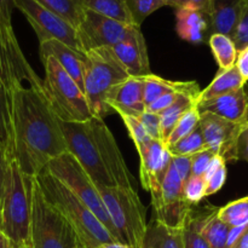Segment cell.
Returning <instances> with one entry per match:
<instances>
[{
  "label": "cell",
  "mask_w": 248,
  "mask_h": 248,
  "mask_svg": "<svg viewBox=\"0 0 248 248\" xmlns=\"http://www.w3.org/2000/svg\"><path fill=\"white\" fill-rule=\"evenodd\" d=\"M144 81V103L145 107L152 104L155 99L169 92H186V93L199 94L201 92L196 81H173L167 80L155 74L143 77Z\"/></svg>",
  "instance_id": "603a6c76"
},
{
  "label": "cell",
  "mask_w": 248,
  "mask_h": 248,
  "mask_svg": "<svg viewBox=\"0 0 248 248\" xmlns=\"http://www.w3.org/2000/svg\"><path fill=\"white\" fill-rule=\"evenodd\" d=\"M245 85H246V81L237 70L236 65H232L229 69H219L212 82L200 92L199 102L208 101V99L230 93V92L241 89Z\"/></svg>",
  "instance_id": "cb8c5ba5"
},
{
  "label": "cell",
  "mask_w": 248,
  "mask_h": 248,
  "mask_svg": "<svg viewBox=\"0 0 248 248\" xmlns=\"http://www.w3.org/2000/svg\"><path fill=\"white\" fill-rule=\"evenodd\" d=\"M203 179L206 182V196L218 193L227 181V162L220 156L215 155L208 165Z\"/></svg>",
  "instance_id": "1f68e13d"
},
{
  "label": "cell",
  "mask_w": 248,
  "mask_h": 248,
  "mask_svg": "<svg viewBox=\"0 0 248 248\" xmlns=\"http://www.w3.org/2000/svg\"><path fill=\"white\" fill-rule=\"evenodd\" d=\"M45 69L41 89L56 116L65 123H81L92 118L84 91L53 57L41 61Z\"/></svg>",
  "instance_id": "52a82bcc"
},
{
  "label": "cell",
  "mask_w": 248,
  "mask_h": 248,
  "mask_svg": "<svg viewBox=\"0 0 248 248\" xmlns=\"http://www.w3.org/2000/svg\"><path fill=\"white\" fill-rule=\"evenodd\" d=\"M137 152L140 160V183L150 193L152 200H154L159 195L172 156L162 140L153 138Z\"/></svg>",
  "instance_id": "9a60e30c"
},
{
  "label": "cell",
  "mask_w": 248,
  "mask_h": 248,
  "mask_svg": "<svg viewBox=\"0 0 248 248\" xmlns=\"http://www.w3.org/2000/svg\"><path fill=\"white\" fill-rule=\"evenodd\" d=\"M36 181L46 200L60 211L70 225L80 248H97L104 244L118 242L89 207L56 177L44 170Z\"/></svg>",
  "instance_id": "277c9868"
},
{
  "label": "cell",
  "mask_w": 248,
  "mask_h": 248,
  "mask_svg": "<svg viewBox=\"0 0 248 248\" xmlns=\"http://www.w3.org/2000/svg\"><path fill=\"white\" fill-rule=\"evenodd\" d=\"M190 156H172L171 157V164L173 165V167L176 169V171L178 172L179 176L186 181L190 176Z\"/></svg>",
  "instance_id": "f6af8a7d"
},
{
  "label": "cell",
  "mask_w": 248,
  "mask_h": 248,
  "mask_svg": "<svg viewBox=\"0 0 248 248\" xmlns=\"http://www.w3.org/2000/svg\"><path fill=\"white\" fill-rule=\"evenodd\" d=\"M162 248H183L182 230H171L164 227Z\"/></svg>",
  "instance_id": "ee69618b"
},
{
  "label": "cell",
  "mask_w": 248,
  "mask_h": 248,
  "mask_svg": "<svg viewBox=\"0 0 248 248\" xmlns=\"http://www.w3.org/2000/svg\"><path fill=\"white\" fill-rule=\"evenodd\" d=\"M183 196L190 206L200 203L206 198V182L203 177L190 174L183 184Z\"/></svg>",
  "instance_id": "e575fe53"
},
{
  "label": "cell",
  "mask_w": 248,
  "mask_h": 248,
  "mask_svg": "<svg viewBox=\"0 0 248 248\" xmlns=\"http://www.w3.org/2000/svg\"><path fill=\"white\" fill-rule=\"evenodd\" d=\"M110 48L130 77L152 74L147 44L140 27L133 26L127 36Z\"/></svg>",
  "instance_id": "2e32d148"
},
{
  "label": "cell",
  "mask_w": 248,
  "mask_h": 248,
  "mask_svg": "<svg viewBox=\"0 0 248 248\" xmlns=\"http://www.w3.org/2000/svg\"><path fill=\"white\" fill-rule=\"evenodd\" d=\"M218 218L230 228L248 224V196L232 201L224 207L218 208Z\"/></svg>",
  "instance_id": "4dcf8cb0"
},
{
  "label": "cell",
  "mask_w": 248,
  "mask_h": 248,
  "mask_svg": "<svg viewBox=\"0 0 248 248\" xmlns=\"http://www.w3.org/2000/svg\"><path fill=\"white\" fill-rule=\"evenodd\" d=\"M171 156H193L196 153L201 152L203 149H207L203 140L202 131L200 126L195 128L191 133H189L186 137L181 138L176 143L171 145H166Z\"/></svg>",
  "instance_id": "f546056e"
},
{
  "label": "cell",
  "mask_w": 248,
  "mask_h": 248,
  "mask_svg": "<svg viewBox=\"0 0 248 248\" xmlns=\"http://www.w3.org/2000/svg\"><path fill=\"white\" fill-rule=\"evenodd\" d=\"M207 43L215 56L216 62L219 65V69H229L235 65L239 51L230 36L213 33L210 35Z\"/></svg>",
  "instance_id": "4316f807"
},
{
  "label": "cell",
  "mask_w": 248,
  "mask_h": 248,
  "mask_svg": "<svg viewBox=\"0 0 248 248\" xmlns=\"http://www.w3.org/2000/svg\"><path fill=\"white\" fill-rule=\"evenodd\" d=\"M182 242H183V248H211L203 235L201 234L199 225L191 217V213L186 224L182 229Z\"/></svg>",
  "instance_id": "d590c367"
},
{
  "label": "cell",
  "mask_w": 248,
  "mask_h": 248,
  "mask_svg": "<svg viewBox=\"0 0 248 248\" xmlns=\"http://www.w3.org/2000/svg\"><path fill=\"white\" fill-rule=\"evenodd\" d=\"M162 235L164 225L157 223L156 220H153L152 224H148L142 248H162Z\"/></svg>",
  "instance_id": "60d3db41"
},
{
  "label": "cell",
  "mask_w": 248,
  "mask_h": 248,
  "mask_svg": "<svg viewBox=\"0 0 248 248\" xmlns=\"http://www.w3.org/2000/svg\"><path fill=\"white\" fill-rule=\"evenodd\" d=\"M24 81L29 86L41 87L43 84L24 57L12 26L0 24V84L11 93Z\"/></svg>",
  "instance_id": "7c38bea8"
},
{
  "label": "cell",
  "mask_w": 248,
  "mask_h": 248,
  "mask_svg": "<svg viewBox=\"0 0 248 248\" xmlns=\"http://www.w3.org/2000/svg\"><path fill=\"white\" fill-rule=\"evenodd\" d=\"M111 111L125 113L138 118L145 110L143 77H130L109 102Z\"/></svg>",
  "instance_id": "d6986e66"
},
{
  "label": "cell",
  "mask_w": 248,
  "mask_h": 248,
  "mask_svg": "<svg viewBox=\"0 0 248 248\" xmlns=\"http://www.w3.org/2000/svg\"><path fill=\"white\" fill-rule=\"evenodd\" d=\"M215 153L210 149H203L201 152L196 153L195 155L190 156V174L191 176H205L206 171L208 169L211 160L215 156Z\"/></svg>",
  "instance_id": "f35d334b"
},
{
  "label": "cell",
  "mask_w": 248,
  "mask_h": 248,
  "mask_svg": "<svg viewBox=\"0 0 248 248\" xmlns=\"http://www.w3.org/2000/svg\"><path fill=\"white\" fill-rule=\"evenodd\" d=\"M237 70L240 72L241 77L244 78L245 81H248V47L245 50L240 51L239 55H237L236 62H235Z\"/></svg>",
  "instance_id": "c3c4849f"
},
{
  "label": "cell",
  "mask_w": 248,
  "mask_h": 248,
  "mask_svg": "<svg viewBox=\"0 0 248 248\" xmlns=\"http://www.w3.org/2000/svg\"><path fill=\"white\" fill-rule=\"evenodd\" d=\"M166 6L178 9H195L208 16L211 7V0H166Z\"/></svg>",
  "instance_id": "7bdbcfd3"
},
{
  "label": "cell",
  "mask_w": 248,
  "mask_h": 248,
  "mask_svg": "<svg viewBox=\"0 0 248 248\" xmlns=\"http://www.w3.org/2000/svg\"><path fill=\"white\" fill-rule=\"evenodd\" d=\"M199 124H200V111H199L198 104H196L193 108L189 109L186 113H184L183 116L179 119L177 125L174 126L173 131L170 135L169 140H167L166 145L173 144L181 138L188 136L189 133H191L198 127Z\"/></svg>",
  "instance_id": "836d02e7"
},
{
  "label": "cell",
  "mask_w": 248,
  "mask_h": 248,
  "mask_svg": "<svg viewBox=\"0 0 248 248\" xmlns=\"http://www.w3.org/2000/svg\"><path fill=\"white\" fill-rule=\"evenodd\" d=\"M121 244L142 248L147 232V210L135 188L97 186Z\"/></svg>",
  "instance_id": "8992f818"
},
{
  "label": "cell",
  "mask_w": 248,
  "mask_h": 248,
  "mask_svg": "<svg viewBox=\"0 0 248 248\" xmlns=\"http://www.w3.org/2000/svg\"><path fill=\"white\" fill-rule=\"evenodd\" d=\"M0 143L4 147L9 159H12V119H11V96L10 92L0 84Z\"/></svg>",
  "instance_id": "83f0119b"
},
{
  "label": "cell",
  "mask_w": 248,
  "mask_h": 248,
  "mask_svg": "<svg viewBox=\"0 0 248 248\" xmlns=\"http://www.w3.org/2000/svg\"><path fill=\"white\" fill-rule=\"evenodd\" d=\"M44 7L58 15L63 19L72 24L75 29H78L85 9L82 7L80 0H35Z\"/></svg>",
  "instance_id": "f1b7e54d"
},
{
  "label": "cell",
  "mask_w": 248,
  "mask_h": 248,
  "mask_svg": "<svg viewBox=\"0 0 248 248\" xmlns=\"http://www.w3.org/2000/svg\"><path fill=\"white\" fill-rule=\"evenodd\" d=\"M135 24H126L85 9L78 27L82 52L99 47H111L123 41ZM138 27V26H137Z\"/></svg>",
  "instance_id": "4fadbf2b"
},
{
  "label": "cell",
  "mask_w": 248,
  "mask_h": 248,
  "mask_svg": "<svg viewBox=\"0 0 248 248\" xmlns=\"http://www.w3.org/2000/svg\"><path fill=\"white\" fill-rule=\"evenodd\" d=\"M135 26L140 27L153 12L166 6V0H125Z\"/></svg>",
  "instance_id": "d6a6232c"
},
{
  "label": "cell",
  "mask_w": 248,
  "mask_h": 248,
  "mask_svg": "<svg viewBox=\"0 0 248 248\" xmlns=\"http://www.w3.org/2000/svg\"><path fill=\"white\" fill-rule=\"evenodd\" d=\"M120 115L121 120L124 121V125L126 126V130H127L128 136L132 140L133 144H135L136 149L140 150L148 140H150V137L148 136L147 131L143 127V125L140 124V121L138 120V118H135L132 115H128L125 113H118Z\"/></svg>",
  "instance_id": "8d00e7d4"
},
{
  "label": "cell",
  "mask_w": 248,
  "mask_h": 248,
  "mask_svg": "<svg viewBox=\"0 0 248 248\" xmlns=\"http://www.w3.org/2000/svg\"><path fill=\"white\" fill-rule=\"evenodd\" d=\"M9 156H7L6 152H5L4 147L0 143V201H1L2 191H4V183L5 177H6V170L7 165H9Z\"/></svg>",
  "instance_id": "681fc988"
},
{
  "label": "cell",
  "mask_w": 248,
  "mask_h": 248,
  "mask_svg": "<svg viewBox=\"0 0 248 248\" xmlns=\"http://www.w3.org/2000/svg\"><path fill=\"white\" fill-rule=\"evenodd\" d=\"M15 0H0V24L12 26V10L15 9Z\"/></svg>",
  "instance_id": "7dc6e473"
},
{
  "label": "cell",
  "mask_w": 248,
  "mask_h": 248,
  "mask_svg": "<svg viewBox=\"0 0 248 248\" xmlns=\"http://www.w3.org/2000/svg\"><path fill=\"white\" fill-rule=\"evenodd\" d=\"M0 248H14L11 241L1 232H0Z\"/></svg>",
  "instance_id": "816d5d0a"
},
{
  "label": "cell",
  "mask_w": 248,
  "mask_h": 248,
  "mask_svg": "<svg viewBox=\"0 0 248 248\" xmlns=\"http://www.w3.org/2000/svg\"><path fill=\"white\" fill-rule=\"evenodd\" d=\"M35 177L27 176L14 159L9 160L0 201V232L14 248H31V210Z\"/></svg>",
  "instance_id": "3957f363"
},
{
  "label": "cell",
  "mask_w": 248,
  "mask_h": 248,
  "mask_svg": "<svg viewBox=\"0 0 248 248\" xmlns=\"http://www.w3.org/2000/svg\"><path fill=\"white\" fill-rule=\"evenodd\" d=\"M61 130L69 152L96 186L135 188L114 135L103 119L92 116L81 123L60 120Z\"/></svg>",
  "instance_id": "7a4b0ae2"
},
{
  "label": "cell",
  "mask_w": 248,
  "mask_h": 248,
  "mask_svg": "<svg viewBox=\"0 0 248 248\" xmlns=\"http://www.w3.org/2000/svg\"><path fill=\"white\" fill-rule=\"evenodd\" d=\"M176 31L179 38L191 44H201L211 35L210 17L195 9L176 10Z\"/></svg>",
  "instance_id": "ffe728a7"
},
{
  "label": "cell",
  "mask_w": 248,
  "mask_h": 248,
  "mask_svg": "<svg viewBox=\"0 0 248 248\" xmlns=\"http://www.w3.org/2000/svg\"><path fill=\"white\" fill-rule=\"evenodd\" d=\"M31 248H74L77 237L70 225L53 207L34 181L33 210H31Z\"/></svg>",
  "instance_id": "9c48e42d"
},
{
  "label": "cell",
  "mask_w": 248,
  "mask_h": 248,
  "mask_svg": "<svg viewBox=\"0 0 248 248\" xmlns=\"http://www.w3.org/2000/svg\"><path fill=\"white\" fill-rule=\"evenodd\" d=\"M74 248H80V247H79V246H78V245H77V246H75Z\"/></svg>",
  "instance_id": "f5cc1de1"
},
{
  "label": "cell",
  "mask_w": 248,
  "mask_h": 248,
  "mask_svg": "<svg viewBox=\"0 0 248 248\" xmlns=\"http://www.w3.org/2000/svg\"><path fill=\"white\" fill-rule=\"evenodd\" d=\"M11 96L12 159L23 173L38 177L48 162L67 152L60 119L38 86H17Z\"/></svg>",
  "instance_id": "6da1fadb"
},
{
  "label": "cell",
  "mask_w": 248,
  "mask_h": 248,
  "mask_svg": "<svg viewBox=\"0 0 248 248\" xmlns=\"http://www.w3.org/2000/svg\"><path fill=\"white\" fill-rule=\"evenodd\" d=\"M198 109L200 114L211 113L232 123L247 125L248 90L246 89V85L230 93L208 101H200L198 103Z\"/></svg>",
  "instance_id": "e0dca14e"
},
{
  "label": "cell",
  "mask_w": 248,
  "mask_h": 248,
  "mask_svg": "<svg viewBox=\"0 0 248 248\" xmlns=\"http://www.w3.org/2000/svg\"><path fill=\"white\" fill-rule=\"evenodd\" d=\"M128 78L110 47L85 52L84 93L92 115L104 120L111 113L109 102Z\"/></svg>",
  "instance_id": "5b68a950"
},
{
  "label": "cell",
  "mask_w": 248,
  "mask_h": 248,
  "mask_svg": "<svg viewBox=\"0 0 248 248\" xmlns=\"http://www.w3.org/2000/svg\"><path fill=\"white\" fill-rule=\"evenodd\" d=\"M82 7L126 24H135L125 0H80Z\"/></svg>",
  "instance_id": "484cf974"
},
{
  "label": "cell",
  "mask_w": 248,
  "mask_h": 248,
  "mask_svg": "<svg viewBox=\"0 0 248 248\" xmlns=\"http://www.w3.org/2000/svg\"><path fill=\"white\" fill-rule=\"evenodd\" d=\"M184 179L170 162L161 189L156 199L152 200L157 223L171 230H182L188 222L193 206L189 205L183 196Z\"/></svg>",
  "instance_id": "30bf717a"
},
{
  "label": "cell",
  "mask_w": 248,
  "mask_h": 248,
  "mask_svg": "<svg viewBox=\"0 0 248 248\" xmlns=\"http://www.w3.org/2000/svg\"><path fill=\"white\" fill-rule=\"evenodd\" d=\"M199 98L200 94H182L172 106L159 114L160 133H161V140L165 144L179 119L183 116L184 113L199 103Z\"/></svg>",
  "instance_id": "d4e9b609"
},
{
  "label": "cell",
  "mask_w": 248,
  "mask_h": 248,
  "mask_svg": "<svg viewBox=\"0 0 248 248\" xmlns=\"http://www.w3.org/2000/svg\"><path fill=\"white\" fill-rule=\"evenodd\" d=\"M15 9L23 14L35 31L39 44L47 40H58L69 47L82 52L78 31L65 19L53 14L35 0H15Z\"/></svg>",
  "instance_id": "8fae6325"
},
{
  "label": "cell",
  "mask_w": 248,
  "mask_h": 248,
  "mask_svg": "<svg viewBox=\"0 0 248 248\" xmlns=\"http://www.w3.org/2000/svg\"><path fill=\"white\" fill-rule=\"evenodd\" d=\"M138 120L147 131L148 136L153 140H161V133H160V118L159 114L152 113V111L144 110L140 116Z\"/></svg>",
  "instance_id": "ab89813d"
},
{
  "label": "cell",
  "mask_w": 248,
  "mask_h": 248,
  "mask_svg": "<svg viewBox=\"0 0 248 248\" xmlns=\"http://www.w3.org/2000/svg\"><path fill=\"white\" fill-rule=\"evenodd\" d=\"M232 41H234L239 52L248 47V0H245L244 2L241 16H240L239 22H237L234 36H232Z\"/></svg>",
  "instance_id": "74e56055"
},
{
  "label": "cell",
  "mask_w": 248,
  "mask_h": 248,
  "mask_svg": "<svg viewBox=\"0 0 248 248\" xmlns=\"http://www.w3.org/2000/svg\"><path fill=\"white\" fill-rule=\"evenodd\" d=\"M39 56L41 61L47 57L55 58L58 64L84 91V53H80L79 51L69 47L58 40H47L39 44Z\"/></svg>",
  "instance_id": "ac0fdd59"
},
{
  "label": "cell",
  "mask_w": 248,
  "mask_h": 248,
  "mask_svg": "<svg viewBox=\"0 0 248 248\" xmlns=\"http://www.w3.org/2000/svg\"><path fill=\"white\" fill-rule=\"evenodd\" d=\"M97 248H131V247L125 244H121V242H110V244L101 245V246H98Z\"/></svg>",
  "instance_id": "f907efd6"
},
{
  "label": "cell",
  "mask_w": 248,
  "mask_h": 248,
  "mask_svg": "<svg viewBox=\"0 0 248 248\" xmlns=\"http://www.w3.org/2000/svg\"><path fill=\"white\" fill-rule=\"evenodd\" d=\"M200 126L206 148L222 157L225 162L237 161V140L244 130L242 124L232 123L211 113L200 114Z\"/></svg>",
  "instance_id": "5bb4252c"
},
{
  "label": "cell",
  "mask_w": 248,
  "mask_h": 248,
  "mask_svg": "<svg viewBox=\"0 0 248 248\" xmlns=\"http://www.w3.org/2000/svg\"><path fill=\"white\" fill-rule=\"evenodd\" d=\"M245 0H211V34L219 33L232 39Z\"/></svg>",
  "instance_id": "44dd1931"
},
{
  "label": "cell",
  "mask_w": 248,
  "mask_h": 248,
  "mask_svg": "<svg viewBox=\"0 0 248 248\" xmlns=\"http://www.w3.org/2000/svg\"><path fill=\"white\" fill-rule=\"evenodd\" d=\"M236 155L237 160H244L248 164V124L247 126H245L244 130L241 131L239 140H237Z\"/></svg>",
  "instance_id": "bcb514c9"
},
{
  "label": "cell",
  "mask_w": 248,
  "mask_h": 248,
  "mask_svg": "<svg viewBox=\"0 0 248 248\" xmlns=\"http://www.w3.org/2000/svg\"><path fill=\"white\" fill-rule=\"evenodd\" d=\"M205 213H199L194 216L191 211V217L199 225L201 234L208 242L211 248H228V236L230 227L218 218V208L213 206L206 207Z\"/></svg>",
  "instance_id": "7402d4cb"
},
{
  "label": "cell",
  "mask_w": 248,
  "mask_h": 248,
  "mask_svg": "<svg viewBox=\"0 0 248 248\" xmlns=\"http://www.w3.org/2000/svg\"><path fill=\"white\" fill-rule=\"evenodd\" d=\"M182 94H194V93H186V92H169V93H165L162 96H160L159 98L155 99L152 104L145 108V110L152 111V113L160 114L161 111H164L165 109L169 108L170 106L174 103ZM200 94V93H199Z\"/></svg>",
  "instance_id": "b9f144b4"
},
{
  "label": "cell",
  "mask_w": 248,
  "mask_h": 248,
  "mask_svg": "<svg viewBox=\"0 0 248 248\" xmlns=\"http://www.w3.org/2000/svg\"><path fill=\"white\" fill-rule=\"evenodd\" d=\"M45 170L56 177L63 186H67L86 207H89V210L110 232L111 236L120 242L97 186L69 152H65L64 154L48 162Z\"/></svg>",
  "instance_id": "ba28073f"
}]
</instances>
